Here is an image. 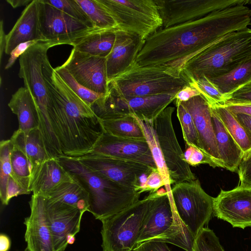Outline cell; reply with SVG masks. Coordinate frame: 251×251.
<instances>
[{"label": "cell", "mask_w": 251, "mask_h": 251, "mask_svg": "<svg viewBox=\"0 0 251 251\" xmlns=\"http://www.w3.org/2000/svg\"><path fill=\"white\" fill-rule=\"evenodd\" d=\"M251 20L250 8L240 4L199 20L160 28L145 40L135 63L168 67L180 76L191 58L228 34L247 28Z\"/></svg>", "instance_id": "6da1fadb"}, {"label": "cell", "mask_w": 251, "mask_h": 251, "mask_svg": "<svg viewBox=\"0 0 251 251\" xmlns=\"http://www.w3.org/2000/svg\"><path fill=\"white\" fill-rule=\"evenodd\" d=\"M43 75L54 133L63 155L76 157L90 151L103 132L100 119L55 72L46 57Z\"/></svg>", "instance_id": "7a4b0ae2"}, {"label": "cell", "mask_w": 251, "mask_h": 251, "mask_svg": "<svg viewBox=\"0 0 251 251\" xmlns=\"http://www.w3.org/2000/svg\"><path fill=\"white\" fill-rule=\"evenodd\" d=\"M62 166L88 194V212L101 221L139 201L141 193L135 188L111 180L89 169L76 159L58 157Z\"/></svg>", "instance_id": "3957f363"}, {"label": "cell", "mask_w": 251, "mask_h": 251, "mask_svg": "<svg viewBox=\"0 0 251 251\" xmlns=\"http://www.w3.org/2000/svg\"><path fill=\"white\" fill-rule=\"evenodd\" d=\"M251 58V29L228 34L191 58L181 74L187 79H208L225 75Z\"/></svg>", "instance_id": "277c9868"}, {"label": "cell", "mask_w": 251, "mask_h": 251, "mask_svg": "<svg viewBox=\"0 0 251 251\" xmlns=\"http://www.w3.org/2000/svg\"><path fill=\"white\" fill-rule=\"evenodd\" d=\"M144 223L137 247L149 241L175 245L186 251H193L195 238L180 219L172 194L157 190Z\"/></svg>", "instance_id": "5b68a950"}, {"label": "cell", "mask_w": 251, "mask_h": 251, "mask_svg": "<svg viewBox=\"0 0 251 251\" xmlns=\"http://www.w3.org/2000/svg\"><path fill=\"white\" fill-rule=\"evenodd\" d=\"M59 45L51 42L40 41L31 46L19 58V77L30 93L37 106L39 126L44 143L51 144L57 141L50 117L49 94L44 78V60L50 48Z\"/></svg>", "instance_id": "8992f818"}, {"label": "cell", "mask_w": 251, "mask_h": 251, "mask_svg": "<svg viewBox=\"0 0 251 251\" xmlns=\"http://www.w3.org/2000/svg\"><path fill=\"white\" fill-rule=\"evenodd\" d=\"M109 82L125 98L176 95L189 85L187 78L182 75H176L168 67L140 66L135 62L126 71Z\"/></svg>", "instance_id": "52a82bcc"}, {"label": "cell", "mask_w": 251, "mask_h": 251, "mask_svg": "<svg viewBox=\"0 0 251 251\" xmlns=\"http://www.w3.org/2000/svg\"><path fill=\"white\" fill-rule=\"evenodd\" d=\"M154 192L101 221L102 251H134L150 210Z\"/></svg>", "instance_id": "ba28073f"}, {"label": "cell", "mask_w": 251, "mask_h": 251, "mask_svg": "<svg viewBox=\"0 0 251 251\" xmlns=\"http://www.w3.org/2000/svg\"><path fill=\"white\" fill-rule=\"evenodd\" d=\"M175 97L176 95L164 94L125 98L109 82L107 92L92 109L101 120L133 115L141 120L153 121L176 100Z\"/></svg>", "instance_id": "9c48e42d"}, {"label": "cell", "mask_w": 251, "mask_h": 251, "mask_svg": "<svg viewBox=\"0 0 251 251\" xmlns=\"http://www.w3.org/2000/svg\"><path fill=\"white\" fill-rule=\"evenodd\" d=\"M111 15L118 29L143 40L161 28L162 20L154 0H97Z\"/></svg>", "instance_id": "30bf717a"}, {"label": "cell", "mask_w": 251, "mask_h": 251, "mask_svg": "<svg viewBox=\"0 0 251 251\" xmlns=\"http://www.w3.org/2000/svg\"><path fill=\"white\" fill-rule=\"evenodd\" d=\"M176 211L196 238L213 214V197L207 194L198 179L175 184L172 188Z\"/></svg>", "instance_id": "8fae6325"}, {"label": "cell", "mask_w": 251, "mask_h": 251, "mask_svg": "<svg viewBox=\"0 0 251 251\" xmlns=\"http://www.w3.org/2000/svg\"><path fill=\"white\" fill-rule=\"evenodd\" d=\"M175 107L168 106L153 121L154 129L168 168L171 184L196 178L185 161L184 152L176 138L172 123Z\"/></svg>", "instance_id": "7c38bea8"}, {"label": "cell", "mask_w": 251, "mask_h": 251, "mask_svg": "<svg viewBox=\"0 0 251 251\" xmlns=\"http://www.w3.org/2000/svg\"><path fill=\"white\" fill-rule=\"evenodd\" d=\"M167 28L201 19L220 10L248 4L249 0H154Z\"/></svg>", "instance_id": "4fadbf2b"}, {"label": "cell", "mask_w": 251, "mask_h": 251, "mask_svg": "<svg viewBox=\"0 0 251 251\" xmlns=\"http://www.w3.org/2000/svg\"><path fill=\"white\" fill-rule=\"evenodd\" d=\"M39 18L44 40L59 45H72L77 39L99 30L71 17L45 0H39Z\"/></svg>", "instance_id": "5bb4252c"}, {"label": "cell", "mask_w": 251, "mask_h": 251, "mask_svg": "<svg viewBox=\"0 0 251 251\" xmlns=\"http://www.w3.org/2000/svg\"><path fill=\"white\" fill-rule=\"evenodd\" d=\"M73 158L105 177L137 191L141 176L149 175L156 169L143 163L100 154H85Z\"/></svg>", "instance_id": "9a60e30c"}, {"label": "cell", "mask_w": 251, "mask_h": 251, "mask_svg": "<svg viewBox=\"0 0 251 251\" xmlns=\"http://www.w3.org/2000/svg\"><path fill=\"white\" fill-rule=\"evenodd\" d=\"M213 215L233 227H251V185L239 184L229 190H221L213 198Z\"/></svg>", "instance_id": "2e32d148"}, {"label": "cell", "mask_w": 251, "mask_h": 251, "mask_svg": "<svg viewBox=\"0 0 251 251\" xmlns=\"http://www.w3.org/2000/svg\"><path fill=\"white\" fill-rule=\"evenodd\" d=\"M106 62V57L91 55L73 48L62 66L84 87L105 95L108 88Z\"/></svg>", "instance_id": "e0dca14e"}, {"label": "cell", "mask_w": 251, "mask_h": 251, "mask_svg": "<svg viewBox=\"0 0 251 251\" xmlns=\"http://www.w3.org/2000/svg\"><path fill=\"white\" fill-rule=\"evenodd\" d=\"M46 219L55 251H64L69 235H75L80 230L83 212L69 204L45 198Z\"/></svg>", "instance_id": "ac0fdd59"}, {"label": "cell", "mask_w": 251, "mask_h": 251, "mask_svg": "<svg viewBox=\"0 0 251 251\" xmlns=\"http://www.w3.org/2000/svg\"><path fill=\"white\" fill-rule=\"evenodd\" d=\"M86 154L137 161L157 169L146 139L119 137L103 131L92 149Z\"/></svg>", "instance_id": "d6986e66"}, {"label": "cell", "mask_w": 251, "mask_h": 251, "mask_svg": "<svg viewBox=\"0 0 251 251\" xmlns=\"http://www.w3.org/2000/svg\"><path fill=\"white\" fill-rule=\"evenodd\" d=\"M180 103L192 117L205 154L215 163L217 167L224 168L219 156L211 110L207 102L201 96L199 95Z\"/></svg>", "instance_id": "ffe728a7"}, {"label": "cell", "mask_w": 251, "mask_h": 251, "mask_svg": "<svg viewBox=\"0 0 251 251\" xmlns=\"http://www.w3.org/2000/svg\"><path fill=\"white\" fill-rule=\"evenodd\" d=\"M30 214L25 219V251H55L46 219L45 198L33 194L29 202Z\"/></svg>", "instance_id": "44dd1931"}, {"label": "cell", "mask_w": 251, "mask_h": 251, "mask_svg": "<svg viewBox=\"0 0 251 251\" xmlns=\"http://www.w3.org/2000/svg\"><path fill=\"white\" fill-rule=\"evenodd\" d=\"M113 47L106 57V74L108 82L129 69L135 62L145 40L137 34L116 30Z\"/></svg>", "instance_id": "7402d4cb"}, {"label": "cell", "mask_w": 251, "mask_h": 251, "mask_svg": "<svg viewBox=\"0 0 251 251\" xmlns=\"http://www.w3.org/2000/svg\"><path fill=\"white\" fill-rule=\"evenodd\" d=\"M6 40L4 52L8 55H10L12 50L22 43L34 40L45 41L40 28L39 0H33L25 7L6 35Z\"/></svg>", "instance_id": "603a6c76"}, {"label": "cell", "mask_w": 251, "mask_h": 251, "mask_svg": "<svg viewBox=\"0 0 251 251\" xmlns=\"http://www.w3.org/2000/svg\"><path fill=\"white\" fill-rule=\"evenodd\" d=\"M75 180L58 158L45 161L33 176L30 190L35 195L45 197L61 184Z\"/></svg>", "instance_id": "cb8c5ba5"}, {"label": "cell", "mask_w": 251, "mask_h": 251, "mask_svg": "<svg viewBox=\"0 0 251 251\" xmlns=\"http://www.w3.org/2000/svg\"><path fill=\"white\" fill-rule=\"evenodd\" d=\"M219 156L225 169L237 173L244 152L210 107Z\"/></svg>", "instance_id": "d4e9b609"}, {"label": "cell", "mask_w": 251, "mask_h": 251, "mask_svg": "<svg viewBox=\"0 0 251 251\" xmlns=\"http://www.w3.org/2000/svg\"><path fill=\"white\" fill-rule=\"evenodd\" d=\"M10 140L13 145L22 151L29 160L32 168V177L39 167L51 158L38 128L26 134L18 129L14 131Z\"/></svg>", "instance_id": "484cf974"}, {"label": "cell", "mask_w": 251, "mask_h": 251, "mask_svg": "<svg viewBox=\"0 0 251 251\" xmlns=\"http://www.w3.org/2000/svg\"><path fill=\"white\" fill-rule=\"evenodd\" d=\"M8 106L17 117L19 130L26 134L38 128L37 106L33 97L26 88H19L12 96Z\"/></svg>", "instance_id": "4316f807"}, {"label": "cell", "mask_w": 251, "mask_h": 251, "mask_svg": "<svg viewBox=\"0 0 251 251\" xmlns=\"http://www.w3.org/2000/svg\"><path fill=\"white\" fill-rule=\"evenodd\" d=\"M116 30L92 32L77 39L72 45L80 52L93 56L107 57L115 43Z\"/></svg>", "instance_id": "83f0119b"}, {"label": "cell", "mask_w": 251, "mask_h": 251, "mask_svg": "<svg viewBox=\"0 0 251 251\" xmlns=\"http://www.w3.org/2000/svg\"><path fill=\"white\" fill-rule=\"evenodd\" d=\"M45 198L69 204L83 213L88 211V194L75 179L73 181L61 184L48 194Z\"/></svg>", "instance_id": "f1b7e54d"}, {"label": "cell", "mask_w": 251, "mask_h": 251, "mask_svg": "<svg viewBox=\"0 0 251 251\" xmlns=\"http://www.w3.org/2000/svg\"><path fill=\"white\" fill-rule=\"evenodd\" d=\"M208 79L227 99L230 94L251 81V58L229 72Z\"/></svg>", "instance_id": "f546056e"}, {"label": "cell", "mask_w": 251, "mask_h": 251, "mask_svg": "<svg viewBox=\"0 0 251 251\" xmlns=\"http://www.w3.org/2000/svg\"><path fill=\"white\" fill-rule=\"evenodd\" d=\"M133 116L135 118L144 133L157 169L161 174L165 182V190L168 194H171L172 193V188L169 171L154 129L153 121H143L134 116Z\"/></svg>", "instance_id": "4dcf8cb0"}, {"label": "cell", "mask_w": 251, "mask_h": 251, "mask_svg": "<svg viewBox=\"0 0 251 251\" xmlns=\"http://www.w3.org/2000/svg\"><path fill=\"white\" fill-rule=\"evenodd\" d=\"M209 107L241 148L244 154L250 150L251 133L239 123L234 115L223 105Z\"/></svg>", "instance_id": "1f68e13d"}, {"label": "cell", "mask_w": 251, "mask_h": 251, "mask_svg": "<svg viewBox=\"0 0 251 251\" xmlns=\"http://www.w3.org/2000/svg\"><path fill=\"white\" fill-rule=\"evenodd\" d=\"M100 123L103 131L110 135L126 138L145 139L141 127L133 115L112 119H100Z\"/></svg>", "instance_id": "d6a6232c"}, {"label": "cell", "mask_w": 251, "mask_h": 251, "mask_svg": "<svg viewBox=\"0 0 251 251\" xmlns=\"http://www.w3.org/2000/svg\"><path fill=\"white\" fill-rule=\"evenodd\" d=\"M10 159L12 170L11 176L26 194H29L31 192L30 186L32 168L29 160L22 151L14 145L11 152Z\"/></svg>", "instance_id": "836d02e7"}, {"label": "cell", "mask_w": 251, "mask_h": 251, "mask_svg": "<svg viewBox=\"0 0 251 251\" xmlns=\"http://www.w3.org/2000/svg\"><path fill=\"white\" fill-rule=\"evenodd\" d=\"M91 20L94 26L100 30L118 29L117 24L108 11L97 0H76Z\"/></svg>", "instance_id": "e575fe53"}, {"label": "cell", "mask_w": 251, "mask_h": 251, "mask_svg": "<svg viewBox=\"0 0 251 251\" xmlns=\"http://www.w3.org/2000/svg\"><path fill=\"white\" fill-rule=\"evenodd\" d=\"M176 104L177 107V116L181 126L182 135L186 144L188 147H192L205 154L201 146L191 115L181 103L177 102Z\"/></svg>", "instance_id": "d590c367"}, {"label": "cell", "mask_w": 251, "mask_h": 251, "mask_svg": "<svg viewBox=\"0 0 251 251\" xmlns=\"http://www.w3.org/2000/svg\"><path fill=\"white\" fill-rule=\"evenodd\" d=\"M69 87L91 107L104 95L93 92L79 83L62 65L54 68Z\"/></svg>", "instance_id": "8d00e7d4"}, {"label": "cell", "mask_w": 251, "mask_h": 251, "mask_svg": "<svg viewBox=\"0 0 251 251\" xmlns=\"http://www.w3.org/2000/svg\"><path fill=\"white\" fill-rule=\"evenodd\" d=\"M13 147L10 139L0 143V198L3 205H5L6 185L12 174L10 155Z\"/></svg>", "instance_id": "74e56055"}, {"label": "cell", "mask_w": 251, "mask_h": 251, "mask_svg": "<svg viewBox=\"0 0 251 251\" xmlns=\"http://www.w3.org/2000/svg\"><path fill=\"white\" fill-rule=\"evenodd\" d=\"M189 85L195 87L200 95L206 100L209 106L224 105L226 97L222 94L213 83L205 76L189 81Z\"/></svg>", "instance_id": "f35d334b"}, {"label": "cell", "mask_w": 251, "mask_h": 251, "mask_svg": "<svg viewBox=\"0 0 251 251\" xmlns=\"http://www.w3.org/2000/svg\"><path fill=\"white\" fill-rule=\"evenodd\" d=\"M45 0L46 2L71 17L85 24L90 27L96 28L94 26L91 20L76 0Z\"/></svg>", "instance_id": "ab89813d"}, {"label": "cell", "mask_w": 251, "mask_h": 251, "mask_svg": "<svg viewBox=\"0 0 251 251\" xmlns=\"http://www.w3.org/2000/svg\"><path fill=\"white\" fill-rule=\"evenodd\" d=\"M193 251H225L213 230L203 227L196 236Z\"/></svg>", "instance_id": "60d3db41"}, {"label": "cell", "mask_w": 251, "mask_h": 251, "mask_svg": "<svg viewBox=\"0 0 251 251\" xmlns=\"http://www.w3.org/2000/svg\"><path fill=\"white\" fill-rule=\"evenodd\" d=\"M225 105L251 106V81L228 96Z\"/></svg>", "instance_id": "b9f144b4"}, {"label": "cell", "mask_w": 251, "mask_h": 251, "mask_svg": "<svg viewBox=\"0 0 251 251\" xmlns=\"http://www.w3.org/2000/svg\"><path fill=\"white\" fill-rule=\"evenodd\" d=\"M237 173L239 183L251 185V149L244 154Z\"/></svg>", "instance_id": "7bdbcfd3"}, {"label": "cell", "mask_w": 251, "mask_h": 251, "mask_svg": "<svg viewBox=\"0 0 251 251\" xmlns=\"http://www.w3.org/2000/svg\"><path fill=\"white\" fill-rule=\"evenodd\" d=\"M163 186H165V182L159 172L156 169L148 176L145 187L142 191V193L147 192L153 193Z\"/></svg>", "instance_id": "ee69618b"}, {"label": "cell", "mask_w": 251, "mask_h": 251, "mask_svg": "<svg viewBox=\"0 0 251 251\" xmlns=\"http://www.w3.org/2000/svg\"><path fill=\"white\" fill-rule=\"evenodd\" d=\"M41 41L34 40L22 43L14 48L10 54L9 58L5 66V69L10 68L16 60L24 54L31 46Z\"/></svg>", "instance_id": "f6af8a7d"}, {"label": "cell", "mask_w": 251, "mask_h": 251, "mask_svg": "<svg viewBox=\"0 0 251 251\" xmlns=\"http://www.w3.org/2000/svg\"><path fill=\"white\" fill-rule=\"evenodd\" d=\"M186 162L192 166H197L201 164H208L213 168L217 167L214 162L202 152L193 148L191 153Z\"/></svg>", "instance_id": "bcb514c9"}, {"label": "cell", "mask_w": 251, "mask_h": 251, "mask_svg": "<svg viewBox=\"0 0 251 251\" xmlns=\"http://www.w3.org/2000/svg\"><path fill=\"white\" fill-rule=\"evenodd\" d=\"M26 194L18 183L11 176L9 177L6 189L5 205H8L10 200L19 195Z\"/></svg>", "instance_id": "7dc6e473"}, {"label": "cell", "mask_w": 251, "mask_h": 251, "mask_svg": "<svg viewBox=\"0 0 251 251\" xmlns=\"http://www.w3.org/2000/svg\"><path fill=\"white\" fill-rule=\"evenodd\" d=\"M134 251H171V250L165 243L149 241L142 243Z\"/></svg>", "instance_id": "c3c4849f"}, {"label": "cell", "mask_w": 251, "mask_h": 251, "mask_svg": "<svg viewBox=\"0 0 251 251\" xmlns=\"http://www.w3.org/2000/svg\"><path fill=\"white\" fill-rule=\"evenodd\" d=\"M199 95L200 93L195 87L190 85L186 86L176 95V103L187 101Z\"/></svg>", "instance_id": "681fc988"}, {"label": "cell", "mask_w": 251, "mask_h": 251, "mask_svg": "<svg viewBox=\"0 0 251 251\" xmlns=\"http://www.w3.org/2000/svg\"><path fill=\"white\" fill-rule=\"evenodd\" d=\"M233 114L244 113L251 115V106L250 105H223Z\"/></svg>", "instance_id": "f907efd6"}, {"label": "cell", "mask_w": 251, "mask_h": 251, "mask_svg": "<svg viewBox=\"0 0 251 251\" xmlns=\"http://www.w3.org/2000/svg\"><path fill=\"white\" fill-rule=\"evenodd\" d=\"M233 114L239 123L251 133V115L244 113Z\"/></svg>", "instance_id": "816d5d0a"}, {"label": "cell", "mask_w": 251, "mask_h": 251, "mask_svg": "<svg viewBox=\"0 0 251 251\" xmlns=\"http://www.w3.org/2000/svg\"><path fill=\"white\" fill-rule=\"evenodd\" d=\"M6 35L4 31L3 22H0V62H1L3 53L5 51L6 46Z\"/></svg>", "instance_id": "f5cc1de1"}, {"label": "cell", "mask_w": 251, "mask_h": 251, "mask_svg": "<svg viewBox=\"0 0 251 251\" xmlns=\"http://www.w3.org/2000/svg\"><path fill=\"white\" fill-rule=\"evenodd\" d=\"M11 246V241L6 234L0 235V251H8Z\"/></svg>", "instance_id": "db71d44e"}, {"label": "cell", "mask_w": 251, "mask_h": 251, "mask_svg": "<svg viewBox=\"0 0 251 251\" xmlns=\"http://www.w3.org/2000/svg\"><path fill=\"white\" fill-rule=\"evenodd\" d=\"M32 1L31 0H6V2L14 8L25 5L26 6Z\"/></svg>", "instance_id": "11a10c76"}, {"label": "cell", "mask_w": 251, "mask_h": 251, "mask_svg": "<svg viewBox=\"0 0 251 251\" xmlns=\"http://www.w3.org/2000/svg\"><path fill=\"white\" fill-rule=\"evenodd\" d=\"M75 236L74 235H70L67 238L68 244H73L75 241Z\"/></svg>", "instance_id": "9f6ffc18"}, {"label": "cell", "mask_w": 251, "mask_h": 251, "mask_svg": "<svg viewBox=\"0 0 251 251\" xmlns=\"http://www.w3.org/2000/svg\"><path fill=\"white\" fill-rule=\"evenodd\" d=\"M248 4H250L251 5V0H249ZM250 10H251V8L250 9ZM249 25H250L251 26V22H250Z\"/></svg>", "instance_id": "6f0895ef"}]
</instances>
